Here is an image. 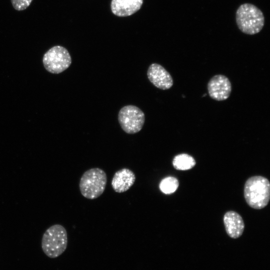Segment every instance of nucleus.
<instances>
[{
	"label": "nucleus",
	"instance_id": "1",
	"mask_svg": "<svg viewBox=\"0 0 270 270\" xmlns=\"http://www.w3.org/2000/svg\"><path fill=\"white\" fill-rule=\"evenodd\" d=\"M244 197L248 204L252 208L260 210L266 207L270 199V182L261 176L249 178L244 186Z\"/></svg>",
	"mask_w": 270,
	"mask_h": 270
},
{
	"label": "nucleus",
	"instance_id": "2",
	"mask_svg": "<svg viewBox=\"0 0 270 270\" xmlns=\"http://www.w3.org/2000/svg\"><path fill=\"white\" fill-rule=\"evenodd\" d=\"M236 20L238 29L249 35L260 32L264 24L262 11L255 5L249 3L240 6L236 11Z\"/></svg>",
	"mask_w": 270,
	"mask_h": 270
},
{
	"label": "nucleus",
	"instance_id": "3",
	"mask_svg": "<svg viewBox=\"0 0 270 270\" xmlns=\"http://www.w3.org/2000/svg\"><path fill=\"white\" fill-rule=\"evenodd\" d=\"M68 234L66 229L60 224L49 227L42 239V248L44 254L50 258H56L66 250Z\"/></svg>",
	"mask_w": 270,
	"mask_h": 270
},
{
	"label": "nucleus",
	"instance_id": "4",
	"mask_svg": "<svg viewBox=\"0 0 270 270\" xmlns=\"http://www.w3.org/2000/svg\"><path fill=\"white\" fill-rule=\"evenodd\" d=\"M106 182V174L103 170L98 168H90L80 178L79 183L80 193L88 199H96L104 192Z\"/></svg>",
	"mask_w": 270,
	"mask_h": 270
},
{
	"label": "nucleus",
	"instance_id": "5",
	"mask_svg": "<svg viewBox=\"0 0 270 270\" xmlns=\"http://www.w3.org/2000/svg\"><path fill=\"white\" fill-rule=\"evenodd\" d=\"M42 62L47 71L58 74L62 72L70 66L72 58L68 51L65 48L56 46L44 54Z\"/></svg>",
	"mask_w": 270,
	"mask_h": 270
},
{
	"label": "nucleus",
	"instance_id": "6",
	"mask_svg": "<svg viewBox=\"0 0 270 270\" xmlns=\"http://www.w3.org/2000/svg\"><path fill=\"white\" fill-rule=\"evenodd\" d=\"M118 120L124 132L128 134H134L142 129L145 122V115L136 106L128 105L120 110Z\"/></svg>",
	"mask_w": 270,
	"mask_h": 270
},
{
	"label": "nucleus",
	"instance_id": "7",
	"mask_svg": "<svg viewBox=\"0 0 270 270\" xmlns=\"http://www.w3.org/2000/svg\"><path fill=\"white\" fill-rule=\"evenodd\" d=\"M208 94L212 99L222 101L226 100L232 91L229 79L225 76L217 74L212 76L208 84Z\"/></svg>",
	"mask_w": 270,
	"mask_h": 270
},
{
	"label": "nucleus",
	"instance_id": "8",
	"mask_svg": "<svg viewBox=\"0 0 270 270\" xmlns=\"http://www.w3.org/2000/svg\"><path fill=\"white\" fill-rule=\"evenodd\" d=\"M149 80L157 88L166 90L173 85V79L170 74L161 65L151 64L147 71Z\"/></svg>",
	"mask_w": 270,
	"mask_h": 270
},
{
	"label": "nucleus",
	"instance_id": "9",
	"mask_svg": "<svg viewBox=\"0 0 270 270\" xmlns=\"http://www.w3.org/2000/svg\"><path fill=\"white\" fill-rule=\"evenodd\" d=\"M224 224L228 235L232 238H238L243 234L244 223L242 216L238 212L230 210L224 216Z\"/></svg>",
	"mask_w": 270,
	"mask_h": 270
},
{
	"label": "nucleus",
	"instance_id": "10",
	"mask_svg": "<svg viewBox=\"0 0 270 270\" xmlns=\"http://www.w3.org/2000/svg\"><path fill=\"white\" fill-rule=\"evenodd\" d=\"M136 175L130 169L122 168L115 172L112 180V189L118 193L124 192L128 190L134 184Z\"/></svg>",
	"mask_w": 270,
	"mask_h": 270
},
{
	"label": "nucleus",
	"instance_id": "11",
	"mask_svg": "<svg viewBox=\"0 0 270 270\" xmlns=\"http://www.w3.org/2000/svg\"><path fill=\"white\" fill-rule=\"evenodd\" d=\"M143 0H112L111 10L118 16L133 14L141 8Z\"/></svg>",
	"mask_w": 270,
	"mask_h": 270
},
{
	"label": "nucleus",
	"instance_id": "12",
	"mask_svg": "<svg viewBox=\"0 0 270 270\" xmlns=\"http://www.w3.org/2000/svg\"><path fill=\"white\" fill-rule=\"evenodd\" d=\"M196 164L194 158L187 154L176 156L172 160V165L177 170H186L192 169Z\"/></svg>",
	"mask_w": 270,
	"mask_h": 270
},
{
	"label": "nucleus",
	"instance_id": "13",
	"mask_svg": "<svg viewBox=\"0 0 270 270\" xmlns=\"http://www.w3.org/2000/svg\"><path fill=\"white\" fill-rule=\"evenodd\" d=\"M179 186L178 180L172 176L164 178L160 182L159 188L166 194H170L176 192Z\"/></svg>",
	"mask_w": 270,
	"mask_h": 270
},
{
	"label": "nucleus",
	"instance_id": "14",
	"mask_svg": "<svg viewBox=\"0 0 270 270\" xmlns=\"http://www.w3.org/2000/svg\"><path fill=\"white\" fill-rule=\"evenodd\" d=\"M14 8L17 10L21 11L28 8L32 0H10Z\"/></svg>",
	"mask_w": 270,
	"mask_h": 270
}]
</instances>
